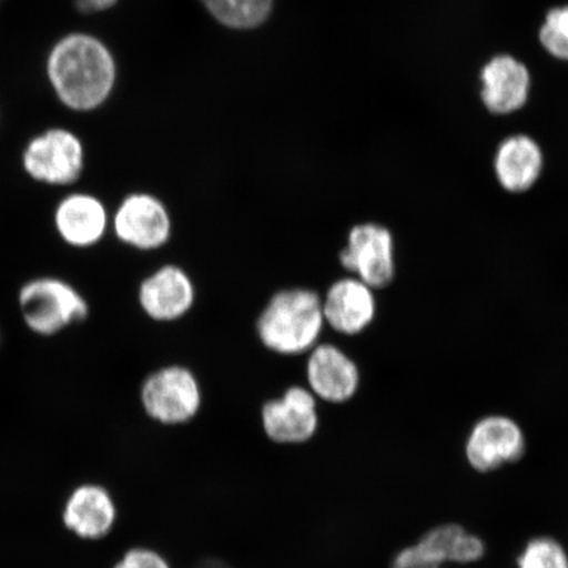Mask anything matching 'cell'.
<instances>
[{"label":"cell","mask_w":568,"mask_h":568,"mask_svg":"<svg viewBox=\"0 0 568 568\" xmlns=\"http://www.w3.org/2000/svg\"><path fill=\"white\" fill-rule=\"evenodd\" d=\"M45 74L57 101L70 112H95L115 88L118 68L99 36L71 31L49 49Z\"/></svg>","instance_id":"1"},{"label":"cell","mask_w":568,"mask_h":568,"mask_svg":"<svg viewBox=\"0 0 568 568\" xmlns=\"http://www.w3.org/2000/svg\"><path fill=\"white\" fill-rule=\"evenodd\" d=\"M324 328L323 297L304 287L275 293L255 324L261 344L284 357L310 353L318 344Z\"/></svg>","instance_id":"2"},{"label":"cell","mask_w":568,"mask_h":568,"mask_svg":"<svg viewBox=\"0 0 568 568\" xmlns=\"http://www.w3.org/2000/svg\"><path fill=\"white\" fill-rule=\"evenodd\" d=\"M87 168V144L68 126H49L36 133L21 149V174L36 186L73 189L81 182Z\"/></svg>","instance_id":"3"},{"label":"cell","mask_w":568,"mask_h":568,"mask_svg":"<svg viewBox=\"0 0 568 568\" xmlns=\"http://www.w3.org/2000/svg\"><path fill=\"white\" fill-rule=\"evenodd\" d=\"M21 322L34 336L51 338L90 316V304L73 283L38 275L21 283L17 294Z\"/></svg>","instance_id":"4"},{"label":"cell","mask_w":568,"mask_h":568,"mask_svg":"<svg viewBox=\"0 0 568 568\" xmlns=\"http://www.w3.org/2000/svg\"><path fill=\"white\" fill-rule=\"evenodd\" d=\"M140 404L149 420L176 428L194 422L203 407V389L189 367L170 365L146 376Z\"/></svg>","instance_id":"5"},{"label":"cell","mask_w":568,"mask_h":568,"mask_svg":"<svg viewBox=\"0 0 568 568\" xmlns=\"http://www.w3.org/2000/svg\"><path fill=\"white\" fill-rule=\"evenodd\" d=\"M341 267L375 291L385 290L396 278V248L393 231L376 222L358 223L347 233L338 253Z\"/></svg>","instance_id":"6"},{"label":"cell","mask_w":568,"mask_h":568,"mask_svg":"<svg viewBox=\"0 0 568 568\" xmlns=\"http://www.w3.org/2000/svg\"><path fill=\"white\" fill-rule=\"evenodd\" d=\"M260 418L267 442L283 447L314 442L322 424L316 396L300 385L262 404Z\"/></svg>","instance_id":"7"},{"label":"cell","mask_w":568,"mask_h":568,"mask_svg":"<svg viewBox=\"0 0 568 568\" xmlns=\"http://www.w3.org/2000/svg\"><path fill=\"white\" fill-rule=\"evenodd\" d=\"M111 230L120 243L140 252H154L172 239L173 219L158 196L133 193L113 212Z\"/></svg>","instance_id":"8"},{"label":"cell","mask_w":568,"mask_h":568,"mask_svg":"<svg viewBox=\"0 0 568 568\" xmlns=\"http://www.w3.org/2000/svg\"><path fill=\"white\" fill-rule=\"evenodd\" d=\"M527 453V437L513 417L487 415L468 433L465 454L475 471L488 474L516 464Z\"/></svg>","instance_id":"9"},{"label":"cell","mask_w":568,"mask_h":568,"mask_svg":"<svg viewBox=\"0 0 568 568\" xmlns=\"http://www.w3.org/2000/svg\"><path fill=\"white\" fill-rule=\"evenodd\" d=\"M52 223L61 243L87 251L102 243L111 230V215L101 197L70 189L55 203Z\"/></svg>","instance_id":"10"},{"label":"cell","mask_w":568,"mask_h":568,"mask_svg":"<svg viewBox=\"0 0 568 568\" xmlns=\"http://www.w3.org/2000/svg\"><path fill=\"white\" fill-rule=\"evenodd\" d=\"M115 495L102 483L87 481L73 488L62 508L65 529L84 542L103 541L119 523Z\"/></svg>","instance_id":"11"},{"label":"cell","mask_w":568,"mask_h":568,"mask_svg":"<svg viewBox=\"0 0 568 568\" xmlns=\"http://www.w3.org/2000/svg\"><path fill=\"white\" fill-rule=\"evenodd\" d=\"M307 388L318 402L346 404L361 388V368L349 354L331 343L317 344L305 365Z\"/></svg>","instance_id":"12"},{"label":"cell","mask_w":568,"mask_h":568,"mask_svg":"<svg viewBox=\"0 0 568 568\" xmlns=\"http://www.w3.org/2000/svg\"><path fill=\"white\" fill-rule=\"evenodd\" d=\"M376 291L353 275L333 282L323 297L325 325L341 336L366 332L378 315Z\"/></svg>","instance_id":"13"},{"label":"cell","mask_w":568,"mask_h":568,"mask_svg":"<svg viewBox=\"0 0 568 568\" xmlns=\"http://www.w3.org/2000/svg\"><path fill=\"white\" fill-rule=\"evenodd\" d=\"M195 284L181 266L169 264L140 283L138 300L144 314L158 323H173L194 307Z\"/></svg>","instance_id":"14"},{"label":"cell","mask_w":568,"mask_h":568,"mask_svg":"<svg viewBox=\"0 0 568 568\" xmlns=\"http://www.w3.org/2000/svg\"><path fill=\"white\" fill-rule=\"evenodd\" d=\"M544 166L541 146L527 134H515L497 146L494 172L497 183L508 194L528 193L541 178Z\"/></svg>","instance_id":"15"},{"label":"cell","mask_w":568,"mask_h":568,"mask_svg":"<svg viewBox=\"0 0 568 568\" xmlns=\"http://www.w3.org/2000/svg\"><path fill=\"white\" fill-rule=\"evenodd\" d=\"M481 99L489 112L508 115L528 101L530 74L527 67L513 55L500 54L481 70Z\"/></svg>","instance_id":"16"},{"label":"cell","mask_w":568,"mask_h":568,"mask_svg":"<svg viewBox=\"0 0 568 568\" xmlns=\"http://www.w3.org/2000/svg\"><path fill=\"white\" fill-rule=\"evenodd\" d=\"M416 548L445 564L478 562L486 554V544L458 524H444L432 528L415 544Z\"/></svg>","instance_id":"17"},{"label":"cell","mask_w":568,"mask_h":568,"mask_svg":"<svg viewBox=\"0 0 568 568\" xmlns=\"http://www.w3.org/2000/svg\"><path fill=\"white\" fill-rule=\"evenodd\" d=\"M212 16L232 28H253L264 21L273 0H203Z\"/></svg>","instance_id":"18"},{"label":"cell","mask_w":568,"mask_h":568,"mask_svg":"<svg viewBox=\"0 0 568 568\" xmlns=\"http://www.w3.org/2000/svg\"><path fill=\"white\" fill-rule=\"evenodd\" d=\"M517 568H568V554L558 539L535 537L517 557Z\"/></svg>","instance_id":"19"},{"label":"cell","mask_w":568,"mask_h":568,"mask_svg":"<svg viewBox=\"0 0 568 568\" xmlns=\"http://www.w3.org/2000/svg\"><path fill=\"white\" fill-rule=\"evenodd\" d=\"M539 41L552 57L568 61V6L548 12L539 30Z\"/></svg>","instance_id":"20"},{"label":"cell","mask_w":568,"mask_h":568,"mask_svg":"<svg viewBox=\"0 0 568 568\" xmlns=\"http://www.w3.org/2000/svg\"><path fill=\"white\" fill-rule=\"evenodd\" d=\"M111 568H174L165 552L148 545H134L122 552Z\"/></svg>","instance_id":"21"},{"label":"cell","mask_w":568,"mask_h":568,"mask_svg":"<svg viewBox=\"0 0 568 568\" xmlns=\"http://www.w3.org/2000/svg\"><path fill=\"white\" fill-rule=\"evenodd\" d=\"M443 565L438 559L425 556L415 545H410L396 554L390 568H442Z\"/></svg>","instance_id":"22"},{"label":"cell","mask_w":568,"mask_h":568,"mask_svg":"<svg viewBox=\"0 0 568 568\" xmlns=\"http://www.w3.org/2000/svg\"><path fill=\"white\" fill-rule=\"evenodd\" d=\"M119 0H71L74 10L82 17L98 16L113 9Z\"/></svg>","instance_id":"23"},{"label":"cell","mask_w":568,"mask_h":568,"mask_svg":"<svg viewBox=\"0 0 568 568\" xmlns=\"http://www.w3.org/2000/svg\"><path fill=\"white\" fill-rule=\"evenodd\" d=\"M0 345H2V331H0Z\"/></svg>","instance_id":"24"}]
</instances>
